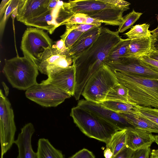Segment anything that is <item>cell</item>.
Segmentation results:
<instances>
[{
	"label": "cell",
	"instance_id": "obj_1",
	"mask_svg": "<svg viewBox=\"0 0 158 158\" xmlns=\"http://www.w3.org/2000/svg\"><path fill=\"white\" fill-rule=\"evenodd\" d=\"M121 39L118 31H113L102 27L97 40L73 63L76 76L73 96L76 100L79 99L88 80L104 63L110 51Z\"/></svg>",
	"mask_w": 158,
	"mask_h": 158
},
{
	"label": "cell",
	"instance_id": "obj_2",
	"mask_svg": "<svg viewBox=\"0 0 158 158\" xmlns=\"http://www.w3.org/2000/svg\"><path fill=\"white\" fill-rule=\"evenodd\" d=\"M113 72L118 83L127 89L129 103L158 108V79L118 71Z\"/></svg>",
	"mask_w": 158,
	"mask_h": 158
},
{
	"label": "cell",
	"instance_id": "obj_3",
	"mask_svg": "<svg viewBox=\"0 0 158 158\" xmlns=\"http://www.w3.org/2000/svg\"><path fill=\"white\" fill-rule=\"evenodd\" d=\"M70 116L85 135L106 144L113 135L119 130L108 121L78 106L72 108Z\"/></svg>",
	"mask_w": 158,
	"mask_h": 158
},
{
	"label": "cell",
	"instance_id": "obj_4",
	"mask_svg": "<svg viewBox=\"0 0 158 158\" xmlns=\"http://www.w3.org/2000/svg\"><path fill=\"white\" fill-rule=\"evenodd\" d=\"M38 69L30 59L17 56L5 60L3 72L9 83L15 88L27 90L36 84Z\"/></svg>",
	"mask_w": 158,
	"mask_h": 158
},
{
	"label": "cell",
	"instance_id": "obj_5",
	"mask_svg": "<svg viewBox=\"0 0 158 158\" xmlns=\"http://www.w3.org/2000/svg\"><path fill=\"white\" fill-rule=\"evenodd\" d=\"M118 83L114 72L104 63L88 80L81 95L88 101L99 103L105 100L109 90Z\"/></svg>",
	"mask_w": 158,
	"mask_h": 158
},
{
	"label": "cell",
	"instance_id": "obj_6",
	"mask_svg": "<svg viewBox=\"0 0 158 158\" xmlns=\"http://www.w3.org/2000/svg\"><path fill=\"white\" fill-rule=\"evenodd\" d=\"M53 45L52 40L43 30L29 27L23 34L20 48L24 56L37 67L45 51Z\"/></svg>",
	"mask_w": 158,
	"mask_h": 158
},
{
	"label": "cell",
	"instance_id": "obj_7",
	"mask_svg": "<svg viewBox=\"0 0 158 158\" xmlns=\"http://www.w3.org/2000/svg\"><path fill=\"white\" fill-rule=\"evenodd\" d=\"M25 94L28 99L46 107H56L72 96L51 84L42 82L27 90Z\"/></svg>",
	"mask_w": 158,
	"mask_h": 158
},
{
	"label": "cell",
	"instance_id": "obj_8",
	"mask_svg": "<svg viewBox=\"0 0 158 158\" xmlns=\"http://www.w3.org/2000/svg\"><path fill=\"white\" fill-rule=\"evenodd\" d=\"M16 127L11 104L2 89L0 91V139L3 156L15 141Z\"/></svg>",
	"mask_w": 158,
	"mask_h": 158
},
{
	"label": "cell",
	"instance_id": "obj_9",
	"mask_svg": "<svg viewBox=\"0 0 158 158\" xmlns=\"http://www.w3.org/2000/svg\"><path fill=\"white\" fill-rule=\"evenodd\" d=\"M73 60L69 50H61L55 44L47 49L37 67L42 73L47 75L50 70L57 68H65L71 66Z\"/></svg>",
	"mask_w": 158,
	"mask_h": 158
},
{
	"label": "cell",
	"instance_id": "obj_10",
	"mask_svg": "<svg viewBox=\"0 0 158 158\" xmlns=\"http://www.w3.org/2000/svg\"><path fill=\"white\" fill-rule=\"evenodd\" d=\"M104 64L107 65L113 72L118 71L158 79V72L143 64L137 57H124L117 62Z\"/></svg>",
	"mask_w": 158,
	"mask_h": 158
},
{
	"label": "cell",
	"instance_id": "obj_11",
	"mask_svg": "<svg viewBox=\"0 0 158 158\" xmlns=\"http://www.w3.org/2000/svg\"><path fill=\"white\" fill-rule=\"evenodd\" d=\"M48 78L42 82L50 83L73 96L76 85L75 68L74 64L65 68H57L50 70Z\"/></svg>",
	"mask_w": 158,
	"mask_h": 158
},
{
	"label": "cell",
	"instance_id": "obj_12",
	"mask_svg": "<svg viewBox=\"0 0 158 158\" xmlns=\"http://www.w3.org/2000/svg\"><path fill=\"white\" fill-rule=\"evenodd\" d=\"M77 106L108 121L119 130L134 128L119 113L106 108L99 103L81 100L78 101Z\"/></svg>",
	"mask_w": 158,
	"mask_h": 158
},
{
	"label": "cell",
	"instance_id": "obj_13",
	"mask_svg": "<svg viewBox=\"0 0 158 158\" xmlns=\"http://www.w3.org/2000/svg\"><path fill=\"white\" fill-rule=\"evenodd\" d=\"M50 0H19L16 19L22 23L48 10Z\"/></svg>",
	"mask_w": 158,
	"mask_h": 158
},
{
	"label": "cell",
	"instance_id": "obj_14",
	"mask_svg": "<svg viewBox=\"0 0 158 158\" xmlns=\"http://www.w3.org/2000/svg\"><path fill=\"white\" fill-rule=\"evenodd\" d=\"M35 131L33 124L28 123L21 129L14 143L18 149L17 158H38L37 153L34 151L31 145V138Z\"/></svg>",
	"mask_w": 158,
	"mask_h": 158
},
{
	"label": "cell",
	"instance_id": "obj_15",
	"mask_svg": "<svg viewBox=\"0 0 158 158\" xmlns=\"http://www.w3.org/2000/svg\"><path fill=\"white\" fill-rule=\"evenodd\" d=\"M102 27L101 25L97 26L83 33L68 50L73 63L87 50L97 40Z\"/></svg>",
	"mask_w": 158,
	"mask_h": 158
},
{
	"label": "cell",
	"instance_id": "obj_16",
	"mask_svg": "<svg viewBox=\"0 0 158 158\" xmlns=\"http://www.w3.org/2000/svg\"><path fill=\"white\" fill-rule=\"evenodd\" d=\"M152 133L142 129L132 128L126 130V146L133 151L149 146L155 142Z\"/></svg>",
	"mask_w": 158,
	"mask_h": 158
},
{
	"label": "cell",
	"instance_id": "obj_17",
	"mask_svg": "<svg viewBox=\"0 0 158 158\" xmlns=\"http://www.w3.org/2000/svg\"><path fill=\"white\" fill-rule=\"evenodd\" d=\"M57 8L54 10H48L38 16L25 21L23 23L27 26L47 30L51 34L59 27L56 21Z\"/></svg>",
	"mask_w": 158,
	"mask_h": 158
},
{
	"label": "cell",
	"instance_id": "obj_18",
	"mask_svg": "<svg viewBox=\"0 0 158 158\" xmlns=\"http://www.w3.org/2000/svg\"><path fill=\"white\" fill-rule=\"evenodd\" d=\"M152 35L148 37L131 40L127 57L147 55L152 50Z\"/></svg>",
	"mask_w": 158,
	"mask_h": 158
},
{
	"label": "cell",
	"instance_id": "obj_19",
	"mask_svg": "<svg viewBox=\"0 0 158 158\" xmlns=\"http://www.w3.org/2000/svg\"><path fill=\"white\" fill-rule=\"evenodd\" d=\"M132 111L119 113L134 128L143 130L151 133H158V125L139 117Z\"/></svg>",
	"mask_w": 158,
	"mask_h": 158
},
{
	"label": "cell",
	"instance_id": "obj_20",
	"mask_svg": "<svg viewBox=\"0 0 158 158\" xmlns=\"http://www.w3.org/2000/svg\"><path fill=\"white\" fill-rule=\"evenodd\" d=\"M37 153L38 158H64L62 152L56 148L48 139L45 138L38 140Z\"/></svg>",
	"mask_w": 158,
	"mask_h": 158
},
{
	"label": "cell",
	"instance_id": "obj_21",
	"mask_svg": "<svg viewBox=\"0 0 158 158\" xmlns=\"http://www.w3.org/2000/svg\"><path fill=\"white\" fill-rule=\"evenodd\" d=\"M131 40L128 38L125 39H122L110 51L104 63L117 62L123 58L127 57Z\"/></svg>",
	"mask_w": 158,
	"mask_h": 158
},
{
	"label": "cell",
	"instance_id": "obj_22",
	"mask_svg": "<svg viewBox=\"0 0 158 158\" xmlns=\"http://www.w3.org/2000/svg\"><path fill=\"white\" fill-rule=\"evenodd\" d=\"M126 130H119L112 136L106 147L109 148L115 156L126 146Z\"/></svg>",
	"mask_w": 158,
	"mask_h": 158
},
{
	"label": "cell",
	"instance_id": "obj_23",
	"mask_svg": "<svg viewBox=\"0 0 158 158\" xmlns=\"http://www.w3.org/2000/svg\"><path fill=\"white\" fill-rule=\"evenodd\" d=\"M128 95V91L127 88L122 85L118 83L109 90L107 94L105 100L117 101L129 103Z\"/></svg>",
	"mask_w": 158,
	"mask_h": 158
},
{
	"label": "cell",
	"instance_id": "obj_24",
	"mask_svg": "<svg viewBox=\"0 0 158 158\" xmlns=\"http://www.w3.org/2000/svg\"><path fill=\"white\" fill-rule=\"evenodd\" d=\"M132 112L139 117L158 125V112L155 108L134 105Z\"/></svg>",
	"mask_w": 158,
	"mask_h": 158
},
{
	"label": "cell",
	"instance_id": "obj_25",
	"mask_svg": "<svg viewBox=\"0 0 158 158\" xmlns=\"http://www.w3.org/2000/svg\"><path fill=\"white\" fill-rule=\"evenodd\" d=\"M149 26V24L146 23L137 24L125 34L131 40L148 37L152 35L148 29Z\"/></svg>",
	"mask_w": 158,
	"mask_h": 158
},
{
	"label": "cell",
	"instance_id": "obj_26",
	"mask_svg": "<svg viewBox=\"0 0 158 158\" xmlns=\"http://www.w3.org/2000/svg\"><path fill=\"white\" fill-rule=\"evenodd\" d=\"M99 103L106 108L117 113L130 112L133 110V105L129 103L105 100Z\"/></svg>",
	"mask_w": 158,
	"mask_h": 158
},
{
	"label": "cell",
	"instance_id": "obj_27",
	"mask_svg": "<svg viewBox=\"0 0 158 158\" xmlns=\"http://www.w3.org/2000/svg\"><path fill=\"white\" fill-rule=\"evenodd\" d=\"M142 14V13L136 12L133 9L132 11L123 17V22L118 29L119 33H123L132 27Z\"/></svg>",
	"mask_w": 158,
	"mask_h": 158
},
{
	"label": "cell",
	"instance_id": "obj_28",
	"mask_svg": "<svg viewBox=\"0 0 158 158\" xmlns=\"http://www.w3.org/2000/svg\"><path fill=\"white\" fill-rule=\"evenodd\" d=\"M83 33L75 29L66 28L65 32L60 37L64 41L66 48L69 50Z\"/></svg>",
	"mask_w": 158,
	"mask_h": 158
},
{
	"label": "cell",
	"instance_id": "obj_29",
	"mask_svg": "<svg viewBox=\"0 0 158 158\" xmlns=\"http://www.w3.org/2000/svg\"><path fill=\"white\" fill-rule=\"evenodd\" d=\"M19 0H11L6 10L4 15L0 22L1 38L2 36L6 23L14 10L18 7Z\"/></svg>",
	"mask_w": 158,
	"mask_h": 158
},
{
	"label": "cell",
	"instance_id": "obj_30",
	"mask_svg": "<svg viewBox=\"0 0 158 158\" xmlns=\"http://www.w3.org/2000/svg\"><path fill=\"white\" fill-rule=\"evenodd\" d=\"M88 16V15L83 14H76L64 23L63 25L74 24H87Z\"/></svg>",
	"mask_w": 158,
	"mask_h": 158
},
{
	"label": "cell",
	"instance_id": "obj_31",
	"mask_svg": "<svg viewBox=\"0 0 158 158\" xmlns=\"http://www.w3.org/2000/svg\"><path fill=\"white\" fill-rule=\"evenodd\" d=\"M143 64L158 72V61L152 59L146 55L137 57Z\"/></svg>",
	"mask_w": 158,
	"mask_h": 158
},
{
	"label": "cell",
	"instance_id": "obj_32",
	"mask_svg": "<svg viewBox=\"0 0 158 158\" xmlns=\"http://www.w3.org/2000/svg\"><path fill=\"white\" fill-rule=\"evenodd\" d=\"M150 147L146 146L134 151L132 158H149Z\"/></svg>",
	"mask_w": 158,
	"mask_h": 158
},
{
	"label": "cell",
	"instance_id": "obj_33",
	"mask_svg": "<svg viewBox=\"0 0 158 158\" xmlns=\"http://www.w3.org/2000/svg\"><path fill=\"white\" fill-rule=\"evenodd\" d=\"M66 28L75 29L82 32H86L90 29L98 26L85 24H68L65 25Z\"/></svg>",
	"mask_w": 158,
	"mask_h": 158
},
{
	"label": "cell",
	"instance_id": "obj_34",
	"mask_svg": "<svg viewBox=\"0 0 158 158\" xmlns=\"http://www.w3.org/2000/svg\"><path fill=\"white\" fill-rule=\"evenodd\" d=\"M134 151L125 146L111 158H132Z\"/></svg>",
	"mask_w": 158,
	"mask_h": 158
},
{
	"label": "cell",
	"instance_id": "obj_35",
	"mask_svg": "<svg viewBox=\"0 0 158 158\" xmlns=\"http://www.w3.org/2000/svg\"><path fill=\"white\" fill-rule=\"evenodd\" d=\"M69 158H95V157L91 152L83 148Z\"/></svg>",
	"mask_w": 158,
	"mask_h": 158
},
{
	"label": "cell",
	"instance_id": "obj_36",
	"mask_svg": "<svg viewBox=\"0 0 158 158\" xmlns=\"http://www.w3.org/2000/svg\"><path fill=\"white\" fill-rule=\"evenodd\" d=\"M101 1L112 6L119 7L129 6L131 4L129 2L122 0H101Z\"/></svg>",
	"mask_w": 158,
	"mask_h": 158
},
{
	"label": "cell",
	"instance_id": "obj_37",
	"mask_svg": "<svg viewBox=\"0 0 158 158\" xmlns=\"http://www.w3.org/2000/svg\"><path fill=\"white\" fill-rule=\"evenodd\" d=\"M11 0H2L0 5V20H2L6 8Z\"/></svg>",
	"mask_w": 158,
	"mask_h": 158
},
{
	"label": "cell",
	"instance_id": "obj_38",
	"mask_svg": "<svg viewBox=\"0 0 158 158\" xmlns=\"http://www.w3.org/2000/svg\"><path fill=\"white\" fill-rule=\"evenodd\" d=\"M59 0H50L48 5V9L49 10H54L58 5Z\"/></svg>",
	"mask_w": 158,
	"mask_h": 158
},
{
	"label": "cell",
	"instance_id": "obj_39",
	"mask_svg": "<svg viewBox=\"0 0 158 158\" xmlns=\"http://www.w3.org/2000/svg\"><path fill=\"white\" fill-rule=\"evenodd\" d=\"M146 56L152 59L158 61V50L152 47L151 51Z\"/></svg>",
	"mask_w": 158,
	"mask_h": 158
},
{
	"label": "cell",
	"instance_id": "obj_40",
	"mask_svg": "<svg viewBox=\"0 0 158 158\" xmlns=\"http://www.w3.org/2000/svg\"><path fill=\"white\" fill-rule=\"evenodd\" d=\"M104 155L105 158H111L113 154L109 148L106 147L104 151Z\"/></svg>",
	"mask_w": 158,
	"mask_h": 158
},
{
	"label": "cell",
	"instance_id": "obj_41",
	"mask_svg": "<svg viewBox=\"0 0 158 158\" xmlns=\"http://www.w3.org/2000/svg\"><path fill=\"white\" fill-rule=\"evenodd\" d=\"M153 45L152 48L158 50V37H155L153 35Z\"/></svg>",
	"mask_w": 158,
	"mask_h": 158
},
{
	"label": "cell",
	"instance_id": "obj_42",
	"mask_svg": "<svg viewBox=\"0 0 158 158\" xmlns=\"http://www.w3.org/2000/svg\"><path fill=\"white\" fill-rule=\"evenodd\" d=\"M150 154V158H158V149L152 150Z\"/></svg>",
	"mask_w": 158,
	"mask_h": 158
},
{
	"label": "cell",
	"instance_id": "obj_43",
	"mask_svg": "<svg viewBox=\"0 0 158 158\" xmlns=\"http://www.w3.org/2000/svg\"><path fill=\"white\" fill-rule=\"evenodd\" d=\"M2 84L5 91V96H7L8 95L9 93V89L4 82H2Z\"/></svg>",
	"mask_w": 158,
	"mask_h": 158
},
{
	"label": "cell",
	"instance_id": "obj_44",
	"mask_svg": "<svg viewBox=\"0 0 158 158\" xmlns=\"http://www.w3.org/2000/svg\"><path fill=\"white\" fill-rule=\"evenodd\" d=\"M151 33L155 36H158V26L154 30L150 31Z\"/></svg>",
	"mask_w": 158,
	"mask_h": 158
},
{
	"label": "cell",
	"instance_id": "obj_45",
	"mask_svg": "<svg viewBox=\"0 0 158 158\" xmlns=\"http://www.w3.org/2000/svg\"><path fill=\"white\" fill-rule=\"evenodd\" d=\"M155 136V142L158 145V135H154Z\"/></svg>",
	"mask_w": 158,
	"mask_h": 158
},
{
	"label": "cell",
	"instance_id": "obj_46",
	"mask_svg": "<svg viewBox=\"0 0 158 158\" xmlns=\"http://www.w3.org/2000/svg\"><path fill=\"white\" fill-rule=\"evenodd\" d=\"M155 109L158 112V108H155Z\"/></svg>",
	"mask_w": 158,
	"mask_h": 158
},
{
	"label": "cell",
	"instance_id": "obj_47",
	"mask_svg": "<svg viewBox=\"0 0 158 158\" xmlns=\"http://www.w3.org/2000/svg\"><path fill=\"white\" fill-rule=\"evenodd\" d=\"M1 158H3V156H1Z\"/></svg>",
	"mask_w": 158,
	"mask_h": 158
}]
</instances>
